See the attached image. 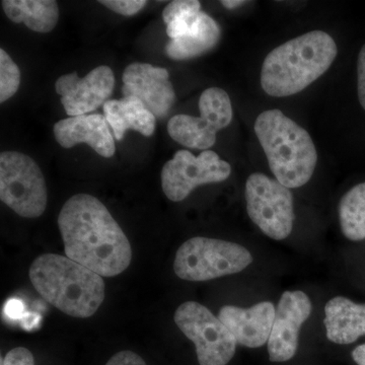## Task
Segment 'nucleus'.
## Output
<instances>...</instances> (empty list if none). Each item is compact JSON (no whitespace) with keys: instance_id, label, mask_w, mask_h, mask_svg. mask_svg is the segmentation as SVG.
<instances>
[{"instance_id":"1","label":"nucleus","mask_w":365,"mask_h":365,"mask_svg":"<svg viewBox=\"0 0 365 365\" xmlns=\"http://www.w3.org/2000/svg\"><path fill=\"white\" fill-rule=\"evenodd\" d=\"M58 227L67 258L98 275L113 277L130 265V242L96 197L76 194L69 198L60 211Z\"/></svg>"},{"instance_id":"2","label":"nucleus","mask_w":365,"mask_h":365,"mask_svg":"<svg viewBox=\"0 0 365 365\" xmlns=\"http://www.w3.org/2000/svg\"><path fill=\"white\" fill-rule=\"evenodd\" d=\"M337 52L335 41L323 31L288 41L264 60L262 88L276 98L299 93L330 68Z\"/></svg>"},{"instance_id":"3","label":"nucleus","mask_w":365,"mask_h":365,"mask_svg":"<svg viewBox=\"0 0 365 365\" xmlns=\"http://www.w3.org/2000/svg\"><path fill=\"white\" fill-rule=\"evenodd\" d=\"M31 282L51 306L74 318H90L105 299L101 275L56 254L38 257L30 268Z\"/></svg>"},{"instance_id":"4","label":"nucleus","mask_w":365,"mask_h":365,"mask_svg":"<svg viewBox=\"0 0 365 365\" xmlns=\"http://www.w3.org/2000/svg\"><path fill=\"white\" fill-rule=\"evenodd\" d=\"M255 132L276 180L288 189L299 188L311 180L318 153L311 135L280 110L261 113Z\"/></svg>"},{"instance_id":"5","label":"nucleus","mask_w":365,"mask_h":365,"mask_svg":"<svg viewBox=\"0 0 365 365\" xmlns=\"http://www.w3.org/2000/svg\"><path fill=\"white\" fill-rule=\"evenodd\" d=\"M252 262L251 253L241 245L198 237L178 250L174 270L182 280L208 281L242 272Z\"/></svg>"},{"instance_id":"6","label":"nucleus","mask_w":365,"mask_h":365,"mask_svg":"<svg viewBox=\"0 0 365 365\" xmlns=\"http://www.w3.org/2000/svg\"><path fill=\"white\" fill-rule=\"evenodd\" d=\"M47 187L39 165L20 151L0 155V199L16 215L37 218L47 206Z\"/></svg>"},{"instance_id":"7","label":"nucleus","mask_w":365,"mask_h":365,"mask_svg":"<svg viewBox=\"0 0 365 365\" xmlns=\"http://www.w3.org/2000/svg\"><path fill=\"white\" fill-rule=\"evenodd\" d=\"M175 323L195 344L200 365H227L235 356L237 340L227 326L207 307L187 302L178 307Z\"/></svg>"},{"instance_id":"8","label":"nucleus","mask_w":365,"mask_h":365,"mask_svg":"<svg viewBox=\"0 0 365 365\" xmlns=\"http://www.w3.org/2000/svg\"><path fill=\"white\" fill-rule=\"evenodd\" d=\"M247 211L252 222L276 241L287 239L294 222V196L277 180L256 173L246 182Z\"/></svg>"},{"instance_id":"9","label":"nucleus","mask_w":365,"mask_h":365,"mask_svg":"<svg viewBox=\"0 0 365 365\" xmlns=\"http://www.w3.org/2000/svg\"><path fill=\"white\" fill-rule=\"evenodd\" d=\"M200 116L176 115L168 123V132L176 143L195 150H207L216 143L218 131L232 122V102L227 93L220 88H209L199 100Z\"/></svg>"},{"instance_id":"10","label":"nucleus","mask_w":365,"mask_h":365,"mask_svg":"<svg viewBox=\"0 0 365 365\" xmlns=\"http://www.w3.org/2000/svg\"><path fill=\"white\" fill-rule=\"evenodd\" d=\"M232 173L230 163L212 150H204L198 157L188 150H179L162 170L163 193L180 202L197 187L225 181Z\"/></svg>"},{"instance_id":"11","label":"nucleus","mask_w":365,"mask_h":365,"mask_svg":"<svg viewBox=\"0 0 365 365\" xmlns=\"http://www.w3.org/2000/svg\"><path fill=\"white\" fill-rule=\"evenodd\" d=\"M115 86L114 72L109 66H98L79 78L78 72L60 76L55 91L69 117L83 116L96 111L108 102Z\"/></svg>"},{"instance_id":"12","label":"nucleus","mask_w":365,"mask_h":365,"mask_svg":"<svg viewBox=\"0 0 365 365\" xmlns=\"http://www.w3.org/2000/svg\"><path fill=\"white\" fill-rule=\"evenodd\" d=\"M311 313L312 302L304 292L295 290L281 295L268 340L271 361L284 362L294 356L300 328Z\"/></svg>"},{"instance_id":"13","label":"nucleus","mask_w":365,"mask_h":365,"mask_svg":"<svg viewBox=\"0 0 365 365\" xmlns=\"http://www.w3.org/2000/svg\"><path fill=\"white\" fill-rule=\"evenodd\" d=\"M122 81L124 97L139 98L155 118L162 119L169 114L176 101V93L167 69L134 62L125 68Z\"/></svg>"},{"instance_id":"14","label":"nucleus","mask_w":365,"mask_h":365,"mask_svg":"<svg viewBox=\"0 0 365 365\" xmlns=\"http://www.w3.org/2000/svg\"><path fill=\"white\" fill-rule=\"evenodd\" d=\"M53 132L57 143L64 148L85 143L106 158H112L116 151L110 125L103 115H83L60 120L53 127Z\"/></svg>"},{"instance_id":"15","label":"nucleus","mask_w":365,"mask_h":365,"mask_svg":"<svg viewBox=\"0 0 365 365\" xmlns=\"http://www.w3.org/2000/svg\"><path fill=\"white\" fill-rule=\"evenodd\" d=\"M275 312L272 302H263L249 309L222 307L218 318L227 326L237 343L249 348H259L270 338Z\"/></svg>"},{"instance_id":"16","label":"nucleus","mask_w":365,"mask_h":365,"mask_svg":"<svg viewBox=\"0 0 365 365\" xmlns=\"http://www.w3.org/2000/svg\"><path fill=\"white\" fill-rule=\"evenodd\" d=\"M327 337L339 345L351 344L365 335V304L343 297L329 300L325 307Z\"/></svg>"},{"instance_id":"17","label":"nucleus","mask_w":365,"mask_h":365,"mask_svg":"<svg viewBox=\"0 0 365 365\" xmlns=\"http://www.w3.org/2000/svg\"><path fill=\"white\" fill-rule=\"evenodd\" d=\"M103 109L117 140H122L128 130L138 132L146 137L153 135L155 130L157 118L133 96L108 101Z\"/></svg>"},{"instance_id":"18","label":"nucleus","mask_w":365,"mask_h":365,"mask_svg":"<svg viewBox=\"0 0 365 365\" xmlns=\"http://www.w3.org/2000/svg\"><path fill=\"white\" fill-rule=\"evenodd\" d=\"M222 30L209 14L201 11L188 35L170 40L165 46L168 57L173 60L196 58L212 50L220 42Z\"/></svg>"},{"instance_id":"19","label":"nucleus","mask_w":365,"mask_h":365,"mask_svg":"<svg viewBox=\"0 0 365 365\" xmlns=\"http://www.w3.org/2000/svg\"><path fill=\"white\" fill-rule=\"evenodd\" d=\"M2 9L13 23L25 24L37 33H50L59 20L58 4L54 0H4Z\"/></svg>"},{"instance_id":"20","label":"nucleus","mask_w":365,"mask_h":365,"mask_svg":"<svg viewBox=\"0 0 365 365\" xmlns=\"http://www.w3.org/2000/svg\"><path fill=\"white\" fill-rule=\"evenodd\" d=\"M339 220L343 235L348 240L365 239V182L350 189L341 199Z\"/></svg>"},{"instance_id":"21","label":"nucleus","mask_w":365,"mask_h":365,"mask_svg":"<svg viewBox=\"0 0 365 365\" xmlns=\"http://www.w3.org/2000/svg\"><path fill=\"white\" fill-rule=\"evenodd\" d=\"M20 85V68L4 49L0 50V103L14 97Z\"/></svg>"},{"instance_id":"22","label":"nucleus","mask_w":365,"mask_h":365,"mask_svg":"<svg viewBox=\"0 0 365 365\" xmlns=\"http://www.w3.org/2000/svg\"><path fill=\"white\" fill-rule=\"evenodd\" d=\"M201 4L197 0H175L163 9V21L168 25L175 19L199 14Z\"/></svg>"},{"instance_id":"23","label":"nucleus","mask_w":365,"mask_h":365,"mask_svg":"<svg viewBox=\"0 0 365 365\" xmlns=\"http://www.w3.org/2000/svg\"><path fill=\"white\" fill-rule=\"evenodd\" d=\"M114 13L125 16H131L138 14L148 4L145 0H102L98 1Z\"/></svg>"},{"instance_id":"24","label":"nucleus","mask_w":365,"mask_h":365,"mask_svg":"<svg viewBox=\"0 0 365 365\" xmlns=\"http://www.w3.org/2000/svg\"><path fill=\"white\" fill-rule=\"evenodd\" d=\"M199 14H194V16H181V18L175 19L174 21L168 24L167 34L170 40L178 39V38L188 35L192 26L198 18Z\"/></svg>"},{"instance_id":"25","label":"nucleus","mask_w":365,"mask_h":365,"mask_svg":"<svg viewBox=\"0 0 365 365\" xmlns=\"http://www.w3.org/2000/svg\"><path fill=\"white\" fill-rule=\"evenodd\" d=\"M1 365H35L34 355L25 347H16L7 353Z\"/></svg>"},{"instance_id":"26","label":"nucleus","mask_w":365,"mask_h":365,"mask_svg":"<svg viewBox=\"0 0 365 365\" xmlns=\"http://www.w3.org/2000/svg\"><path fill=\"white\" fill-rule=\"evenodd\" d=\"M106 365H148L135 352L125 350V351L118 352L114 356L110 359Z\"/></svg>"},{"instance_id":"27","label":"nucleus","mask_w":365,"mask_h":365,"mask_svg":"<svg viewBox=\"0 0 365 365\" xmlns=\"http://www.w3.org/2000/svg\"><path fill=\"white\" fill-rule=\"evenodd\" d=\"M357 76H359V98L360 104L365 110V45L359 52L357 61Z\"/></svg>"},{"instance_id":"28","label":"nucleus","mask_w":365,"mask_h":365,"mask_svg":"<svg viewBox=\"0 0 365 365\" xmlns=\"http://www.w3.org/2000/svg\"><path fill=\"white\" fill-rule=\"evenodd\" d=\"M352 359L357 365H365V344L360 345L353 350Z\"/></svg>"},{"instance_id":"29","label":"nucleus","mask_w":365,"mask_h":365,"mask_svg":"<svg viewBox=\"0 0 365 365\" xmlns=\"http://www.w3.org/2000/svg\"><path fill=\"white\" fill-rule=\"evenodd\" d=\"M244 4H246V1H242V0H225V1H222V6L227 9H237V7H240Z\"/></svg>"}]
</instances>
